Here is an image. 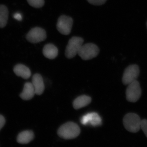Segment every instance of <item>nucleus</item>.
<instances>
[{"instance_id":"4468645a","label":"nucleus","mask_w":147,"mask_h":147,"mask_svg":"<svg viewBox=\"0 0 147 147\" xmlns=\"http://www.w3.org/2000/svg\"><path fill=\"white\" fill-rule=\"evenodd\" d=\"M34 135L33 132L31 130L22 131L18 134L17 142L21 144H28L33 140Z\"/></svg>"},{"instance_id":"7ed1b4c3","label":"nucleus","mask_w":147,"mask_h":147,"mask_svg":"<svg viewBox=\"0 0 147 147\" xmlns=\"http://www.w3.org/2000/svg\"><path fill=\"white\" fill-rule=\"evenodd\" d=\"M84 40L82 37L73 36L69 40L65 51L66 57L71 59L78 54L80 48L83 45Z\"/></svg>"},{"instance_id":"f3484780","label":"nucleus","mask_w":147,"mask_h":147,"mask_svg":"<svg viewBox=\"0 0 147 147\" xmlns=\"http://www.w3.org/2000/svg\"><path fill=\"white\" fill-rule=\"evenodd\" d=\"M30 5L34 8H39L42 7L44 5V0H27Z\"/></svg>"},{"instance_id":"9b49d317","label":"nucleus","mask_w":147,"mask_h":147,"mask_svg":"<svg viewBox=\"0 0 147 147\" xmlns=\"http://www.w3.org/2000/svg\"><path fill=\"white\" fill-rule=\"evenodd\" d=\"M35 94V91L32 84L30 82H27L25 84L24 90L20 96L23 100H29L33 98Z\"/></svg>"},{"instance_id":"423d86ee","label":"nucleus","mask_w":147,"mask_h":147,"mask_svg":"<svg viewBox=\"0 0 147 147\" xmlns=\"http://www.w3.org/2000/svg\"><path fill=\"white\" fill-rule=\"evenodd\" d=\"M73 23V19L71 17L61 15L58 18L57 28L61 34L67 35L71 32Z\"/></svg>"},{"instance_id":"1a4fd4ad","label":"nucleus","mask_w":147,"mask_h":147,"mask_svg":"<svg viewBox=\"0 0 147 147\" xmlns=\"http://www.w3.org/2000/svg\"><path fill=\"white\" fill-rule=\"evenodd\" d=\"M81 123L82 124H90L93 126H98L101 125L102 120L97 113H89L82 117L81 119Z\"/></svg>"},{"instance_id":"a211bd4d","label":"nucleus","mask_w":147,"mask_h":147,"mask_svg":"<svg viewBox=\"0 0 147 147\" xmlns=\"http://www.w3.org/2000/svg\"><path fill=\"white\" fill-rule=\"evenodd\" d=\"M88 2L94 5H101L104 4L107 0H87Z\"/></svg>"},{"instance_id":"2eb2a0df","label":"nucleus","mask_w":147,"mask_h":147,"mask_svg":"<svg viewBox=\"0 0 147 147\" xmlns=\"http://www.w3.org/2000/svg\"><path fill=\"white\" fill-rule=\"evenodd\" d=\"M92 99L90 97L86 95H82L74 100L73 103L74 108L76 110L80 109L86 107L91 102Z\"/></svg>"},{"instance_id":"0eeeda50","label":"nucleus","mask_w":147,"mask_h":147,"mask_svg":"<svg viewBox=\"0 0 147 147\" xmlns=\"http://www.w3.org/2000/svg\"><path fill=\"white\" fill-rule=\"evenodd\" d=\"M140 70L137 65H131L127 67L124 72L122 77V82L124 85H128L137 80Z\"/></svg>"},{"instance_id":"6e6552de","label":"nucleus","mask_w":147,"mask_h":147,"mask_svg":"<svg viewBox=\"0 0 147 147\" xmlns=\"http://www.w3.org/2000/svg\"><path fill=\"white\" fill-rule=\"evenodd\" d=\"M46 38L47 35L45 30L39 27L32 28L26 36L27 40L32 43H37L44 41Z\"/></svg>"},{"instance_id":"412c9836","label":"nucleus","mask_w":147,"mask_h":147,"mask_svg":"<svg viewBox=\"0 0 147 147\" xmlns=\"http://www.w3.org/2000/svg\"><path fill=\"white\" fill-rule=\"evenodd\" d=\"M13 17L14 19L18 21H21L22 19V16L20 13L16 12L13 15Z\"/></svg>"},{"instance_id":"dca6fc26","label":"nucleus","mask_w":147,"mask_h":147,"mask_svg":"<svg viewBox=\"0 0 147 147\" xmlns=\"http://www.w3.org/2000/svg\"><path fill=\"white\" fill-rule=\"evenodd\" d=\"M8 10L7 7L3 5H0V28H3L7 24L8 18Z\"/></svg>"},{"instance_id":"39448f33","label":"nucleus","mask_w":147,"mask_h":147,"mask_svg":"<svg viewBox=\"0 0 147 147\" xmlns=\"http://www.w3.org/2000/svg\"><path fill=\"white\" fill-rule=\"evenodd\" d=\"M142 90L139 82L136 80L128 85L126 90L127 100L130 102H136L141 96Z\"/></svg>"},{"instance_id":"f257e3e1","label":"nucleus","mask_w":147,"mask_h":147,"mask_svg":"<svg viewBox=\"0 0 147 147\" xmlns=\"http://www.w3.org/2000/svg\"><path fill=\"white\" fill-rule=\"evenodd\" d=\"M81 132L80 127L76 124L69 122L64 124L58 130V135L65 139H71L78 137Z\"/></svg>"},{"instance_id":"f03ea898","label":"nucleus","mask_w":147,"mask_h":147,"mask_svg":"<svg viewBox=\"0 0 147 147\" xmlns=\"http://www.w3.org/2000/svg\"><path fill=\"white\" fill-rule=\"evenodd\" d=\"M141 122L139 116L134 113L126 114L123 119L124 126L127 131L132 133L139 131L141 129Z\"/></svg>"},{"instance_id":"ddd939ff","label":"nucleus","mask_w":147,"mask_h":147,"mask_svg":"<svg viewBox=\"0 0 147 147\" xmlns=\"http://www.w3.org/2000/svg\"><path fill=\"white\" fill-rule=\"evenodd\" d=\"M42 53L45 57L50 59H53L58 56V49L54 44L49 43L44 46Z\"/></svg>"},{"instance_id":"9d476101","label":"nucleus","mask_w":147,"mask_h":147,"mask_svg":"<svg viewBox=\"0 0 147 147\" xmlns=\"http://www.w3.org/2000/svg\"><path fill=\"white\" fill-rule=\"evenodd\" d=\"M32 84L34 88L36 94H42L45 89L44 82L42 76L38 74H36L33 76Z\"/></svg>"},{"instance_id":"20e7f679","label":"nucleus","mask_w":147,"mask_h":147,"mask_svg":"<svg viewBox=\"0 0 147 147\" xmlns=\"http://www.w3.org/2000/svg\"><path fill=\"white\" fill-rule=\"evenodd\" d=\"M99 53L98 47L92 43H88L82 45L78 55L84 60H88L97 57Z\"/></svg>"},{"instance_id":"6ab92c4d","label":"nucleus","mask_w":147,"mask_h":147,"mask_svg":"<svg viewBox=\"0 0 147 147\" xmlns=\"http://www.w3.org/2000/svg\"><path fill=\"white\" fill-rule=\"evenodd\" d=\"M141 128L144 131V133L147 138V120H142L141 122Z\"/></svg>"},{"instance_id":"f8f14e48","label":"nucleus","mask_w":147,"mask_h":147,"mask_svg":"<svg viewBox=\"0 0 147 147\" xmlns=\"http://www.w3.org/2000/svg\"><path fill=\"white\" fill-rule=\"evenodd\" d=\"M13 71L17 76L24 79H28L31 75V72L28 67L21 64H18L14 66Z\"/></svg>"},{"instance_id":"aec40b11","label":"nucleus","mask_w":147,"mask_h":147,"mask_svg":"<svg viewBox=\"0 0 147 147\" xmlns=\"http://www.w3.org/2000/svg\"><path fill=\"white\" fill-rule=\"evenodd\" d=\"M5 123V119L3 116L0 115V130L1 129Z\"/></svg>"},{"instance_id":"4be33fe9","label":"nucleus","mask_w":147,"mask_h":147,"mask_svg":"<svg viewBox=\"0 0 147 147\" xmlns=\"http://www.w3.org/2000/svg\"><path fill=\"white\" fill-rule=\"evenodd\" d=\"M146 26H147V23H146Z\"/></svg>"}]
</instances>
